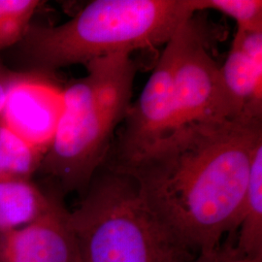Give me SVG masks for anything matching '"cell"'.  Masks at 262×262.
Instances as JSON below:
<instances>
[{
	"instance_id": "9",
	"label": "cell",
	"mask_w": 262,
	"mask_h": 262,
	"mask_svg": "<svg viewBox=\"0 0 262 262\" xmlns=\"http://www.w3.org/2000/svg\"><path fill=\"white\" fill-rule=\"evenodd\" d=\"M220 71L236 119L262 121V29L237 30Z\"/></svg>"
},
{
	"instance_id": "11",
	"label": "cell",
	"mask_w": 262,
	"mask_h": 262,
	"mask_svg": "<svg viewBox=\"0 0 262 262\" xmlns=\"http://www.w3.org/2000/svg\"><path fill=\"white\" fill-rule=\"evenodd\" d=\"M236 231L238 236L235 249L250 259L262 261V146L253 159Z\"/></svg>"
},
{
	"instance_id": "10",
	"label": "cell",
	"mask_w": 262,
	"mask_h": 262,
	"mask_svg": "<svg viewBox=\"0 0 262 262\" xmlns=\"http://www.w3.org/2000/svg\"><path fill=\"white\" fill-rule=\"evenodd\" d=\"M55 196L42 190L32 178L0 176V236L46 213Z\"/></svg>"
},
{
	"instance_id": "16",
	"label": "cell",
	"mask_w": 262,
	"mask_h": 262,
	"mask_svg": "<svg viewBox=\"0 0 262 262\" xmlns=\"http://www.w3.org/2000/svg\"><path fill=\"white\" fill-rule=\"evenodd\" d=\"M12 74H13V71L0 64V112L5 99V95H6Z\"/></svg>"
},
{
	"instance_id": "14",
	"label": "cell",
	"mask_w": 262,
	"mask_h": 262,
	"mask_svg": "<svg viewBox=\"0 0 262 262\" xmlns=\"http://www.w3.org/2000/svg\"><path fill=\"white\" fill-rule=\"evenodd\" d=\"M195 12L215 10L237 23V30L262 29L261 0H192Z\"/></svg>"
},
{
	"instance_id": "3",
	"label": "cell",
	"mask_w": 262,
	"mask_h": 262,
	"mask_svg": "<svg viewBox=\"0 0 262 262\" xmlns=\"http://www.w3.org/2000/svg\"><path fill=\"white\" fill-rule=\"evenodd\" d=\"M62 90V109L39 171L66 191H85L129 110L136 66L131 54L94 59Z\"/></svg>"
},
{
	"instance_id": "12",
	"label": "cell",
	"mask_w": 262,
	"mask_h": 262,
	"mask_svg": "<svg viewBox=\"0 0 262 262\" xmlns=\"http://www.w3.org/2000/svg\"><path fill=\"white\" fill-rule=\"evenodd\" d=\"M44 155L0 122V176L32 178Z\"/></svg>"
},
{
	"instance_id": "13",
	"label": "cell",
	"mask_w": 262,
	"mask_h": 262,
	"mask_svg": "<svg viewBox=\"0 0 262 262\" xmlns=\"http://www.w3.org/2000/svg\"><path fill=\"white\" fill-rule=\"evenodd\" d=\"M40 4L38 0H0V51L19 43Z\"/></svg>"
},
{
	"instance_id": "8",
	"label": "cell",
	"mask_w": 262,
	"mask_h": 262,
	"mask_svg": "<svg viewBox=\"0 0 262 262\" xmlns=\"http://www.w3.org/2000/svg\"><path fill=\"white\" fill-rule=\"evenodd\" d=\"M70 211L55 196L46 213L0 236V262H76Z\"/></svg>"
},
{
	"instance_id": "2",
	"label": "cell",
	"mask_w": 262,
	"mask_h": 262,
	"mask_svg": "<svg viewBox=\"0 0 262 262\" xmlns=\"http://www.w3.org/2000/svg\"><path fill=\"white\" fill-rule=\"evenodd\" d=\"M192 0H94L56 27L30 24L17 44L25 71L58 68L166 44L195 15Z\"/></svg>"
},
{
	"instance_id": "15",
	"label": "cell",
	"mask_w": 262,
	"mask_h": 262,
	"mask_svg": "<svg viewBox=\"0 0 262 262\" xmlns=\"http://www.w3.org/2000/svg\"><path fill=\"white\" fill-rule=\"evenodd\" d=\"M176 262H262L250 259L239 253L232 244L221 245L212 252L185 255Z\"/></svg>"
},
{
	"instance_id": "4",
	"label": "cell",
	"mask_w": 262,
	"mask_h": 262,
	"mask_svg": "<svg viewBox=\"0 0 262 262\" xmlns=\"http://www.w3.org/2000/svg\"><path fill=\"white\" fill-rule=\"evenodd\" d=\"M76 262H176L188 255L151 214L128 175H95L70 211Z\"/></svg>"
},
{
	"instance_id": "6",
	"label": "cell",
	"mask_w": 262,
	"mask_h": 262,
	"mask_svg": "<svg viewBox=\"0 0 262 262\" xmlns=\"http://www.w3.org/2000/svg\"><path fill=\"white\" fill-rule=\"evenodd\" d=\"M204 28L198 20L179 60L176 128L193 123L237 120L225 93L220 66L209 53Z\"/></svg>"
},
{
	"instance_id": "5",
	"label": "cell",
	"mask_w": 262,
	"mask_h": 262,
	"mask_svg": "<svg viewBox=\"0 0 262 262\" xmlns=\"http://www.w3.org/2000/svg\"><path fill=\"white\" fill-rule=\"evenodd\" d=\"M198 20L193 15L165 44L139 98L131 104L122 122L117 161L113 166L139 158L176 128V70Z\"/></svg>"
},
{
	"instance_id": "1",
	"label": "cell",
	"mask_w": 262,
	"mask_h": 262,
	"mask_svg": "<svg viewBox=\"0 0 262 262\" xmlns=\"http://www.w3.org/2000/svg\"><path fill=\"white\" fill-rule=\"evenodd\" d=\"M260 146L262 121L193 123L111 168L133 179L145 204L180 249L209 253L237 229Z\"/></svg>"
},
{
	"instance_id": "7",
	"label": "cell",
	"mask_w": 262,
	"mask_h": 262,
	"mask_svg": "<svg viewBox=\"0 0 262 262\" xmlns=\"http://www.w3.org/2000/svg\"><path fill=\"white\" fill-rule=\"evenodd\" d=\"M62 90L47 73L13 71L0 122L45 156L61 114Z\"/></svg>"
}]
</instances>
